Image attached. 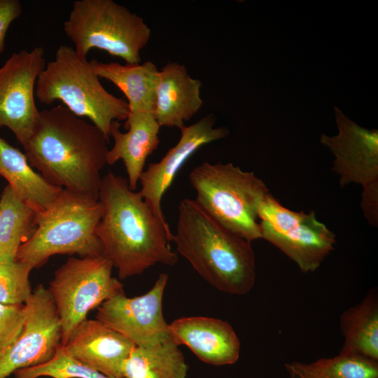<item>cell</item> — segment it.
I'll list each match as a JSON object with an SVG mask.
<instances>
[{"instance_id": "1", "label": "cell", "mask_w": 378, "mask_h": 378, "mask_svg": "<svg viewBox=\"0 0 378 378\" xmlns=\"http://www.w3.org/2000/svg\"><path fill=\"white\" fill-rule=\"evenodd\" d=\"M99 200L104 208L95 234L102 255L118 269L120 279L142 274L156 264L174 265L177 253L169 246L173 234L127 179L109 171L102 177Z\"/></svg>"}, {"instance_id": "2", "label": "cell", "mask_w": 378, "mask_h": 378, "mask_svg": "<svg viewBox=\"0 0 378 378\" xmlns=\"http://www.w3.org/2000/svg\"><path fill=\"white\" fill-rule=\"evenodd\" d=\"M108 139L63 105L40 111L25 155L50 184L99 200Z\"/></svg>"}, {"instance_id": "3", "label": "cell", "mask_w": 378, "mask_h": 378, "mask_svg": "<svg viewBox=\"0 0 378 378\" xmlns=\"http://www.w3.org/2000/svg\"><path fill=\"white\" fill-rule=\"evenodd\" d=\"M178 210L172 240L178 253L218 290L238 295L249 293L256 279L251 243L221 225L195 200H182Z\"/></svg>"}, {"instance_id": "4", "label": "cell", "mask_w": 378, "mask_h": 378, "mask_svg": "<svg viewBox=\"0 0 378 378\" xmlns=\"http://www.w3.org/2000/svg\"><path fill=\"white\" fill-rule=\"evenodd\" d=\"M35 97L46 105L62 102L76 115L88 118L108 139L112 122L126 120L130 114L127 101L107 91L90 61L66 45L57 48L38 76Z\"/></svg>"}, {"instance_id": "5", "label": "cell", "mask_w": 378, "mask_h": 378, "mask_svg": "<svg viewBox=\"0 0 378 378\" xmlns=\"http://www.w3.org/2000/svg\"><path fill=\"white\" fill-rule=\"evenodd\" d=\"M103 212L99 200L62 189L50 207L36 213L35 230L20 246L15 260L34 269L57 254L102 255L95 230Z\"/></svg>"}, {"instance_id": "6", "label": "cell", "mask_w": 378, "mask_h": 378, "mask_svg": "<svg viewBox=\"0 0 378 378\" xmlns=\"http://www.w3.org/2000/svg\"><path fill=\"white\" fill-rule=\"evenodd\" d=\"M188 178L196 202L221 225L250 243L262 239L258 211L270 192L253 172L232 163L204 162Z\"/></svg>"}, {"instance_id": "7", "label": "cell", "mask_w": 378, "mask_h": 378, "mask_svg": "<svg viewBox=\"0 0 378 378\" xmlns=\"http://www.w3.org/2000/svg\"><path fill=\"white\" fill-rule=\"evenodd\" d=\"M76 52L87 58L97 48L122 58L126 64L141 62V51L151 30L144 19L113 0H77L63 24Z\"/></svg>"}, {"instance_id": "8", "label": "cell", "mask_w": 378, "mask_h": 378, "mask_svg": "<svg viewBox=\"0 0 378 378\" xmlns=\"http://www.w3.org/2000/svg\"><path fill=\"white\" fill-rule=\"evenodd\" d=\"M113 267L103 255L70 257L55 272L48 289L61 320L62 345L90 310L123 292Z\"/></svg>"}, {"instance_id": "9", "label": "cell", "mask_w": 378, "mask_h": 378, "mask_svg": "<svg viewBox=\"0 0 378 378\" xmlns=\"http://www.w3.org/2000/svg\"><path fill=\"white\" fill-rule=\"evenodd\" d=\"M258 216L262 239L282 251L302 272H314L334 249L335 234L317 220L314 211H293L269 193Z\"/></svg>"}, {"instance_id": "10", "label": "cell", "mask_w": 378, "mask_h": 378, "mask_svg": "<svg viewBox=\"0 0 378 378\" xmlns=\"http://www.w3.org/2000/svg\"><path fill=\"white\" fill-rule=\"evenodd\" d=\"M337 134H323L320 142L335 156L332 170L340 187L351 183L363 187L360 206L368 223H378V131L368 130L334 106Z\"/></svg>"}, {"instance_id": "11", "label": "cell", "mask_w": 378, "mask_h": 378, "mask_svg": "<svg viewBox=\"0 0 378 378\" xmlns=\"http://www.w3.org/2000/svg\"><path fill=\"white\" fill-rule=\"evenodd\" d=\"M23 328L13 344L0 349V378L49 361L62 345V328L55 301L39 284L24 304Z\"/></svg>"}, {"instance_id": "12", "label": "cell", "mask_w": 378, "mask_h": 378, "mask_svg": "<svg viewBox=\"0 0 378 378\" xmlns=\"http://www.w3.org/2000/svg\"><path fill=\"white\" fill-rule=\"evenodd\" d=\"M45 66L43 48L34 47L13 52L0 67V127L10 129L23 148L38 118L35 88Z\"/></svg>"}, {"instance_id": "13", "label": "cell", "mask_w": 378, "mask_h": 378, "mask_svg": "<svg viewBox=\"0 0 378 378\" xmlns=\"http://www.w3.org/2000/svg\"><path fill=\"white\" fill-rule=\"evenodd\" d=\"M168 275L159 274L145 294L127 298L124 291L97 307L96 319L132 341L136 346L151 347L171 338L162 312Z\"/></svg>"}, {"instance_id": "14", "label": "cell", "mask_w": 378, "mask_h": 378, "mask_svg": "<svg viewBox=\"0 0 378 378\" xmlns=\"http://www.w3.org/2000/svg\"><path fill=\"white\" fill-rule=\"evenodd\" d=\"M216 118L210 113L195 123L184 126L178 143L157 162L150 163L141 174L138 192L144 202L161 220H165L161 202L176 174L189 158L202 146L225 138L226 127H215Z\"/></svg>"}, {"instance_id": "15", "label": "cell", "mask_w": 378, "mask_h": 378, "mask_svg": "<svg viewBox=\"0 0 378 378\" xmlns=\"http://www.w3.org/2000/svg\"><path fill=\"white\" fill-rule=\"evenodd\" d=\"M135 344L97 319H85L71 332L62 349L111 378H123V368Z\"/></svg>"}, {"instance_id": "16", "label": "cell", "mask_w": 378, "mask_h": 378, "mask_svg": "<svg viewBox=\"0 0 378 378\" xmlns=\"http://www.w3.org/2000/svg\"><path fill=\"white\" fill-rule=\"evenodd\" d=\"M170 337L185 345L202 361L212 365H232L239 357L240 340L225 321L206 316L177 318L169 324Z\"/></svg>"}, {"instance_id": "17", "label": "cell", "mask_w": 378, "mask_h": 378, "mask_svg": "<svg viewBox=\"0 0 378 378\" xmlns=\"http://www.w3.org/2000/svg\"><path fill=\"white\" fill-rule=\"evenodd\" d=\"M125 125L127 131L122 132L118 121L111 124L109 135L113 139V145L108 150L106 163L112 165L122 160L127 174L129 187L134 191L146 159L160 144L158 134L161 127L153 113L144 111L130 112Z\"/></svg>"}, {"instance_id": "18", "label": "cell", "mask_w": 378, "mask_h": 378, "mask_svg": "<svg viewBox=\"0 0 378 378\" xmlns=\"http://www.w3.org/2000/svg\"><path fill=\"white\" fill-rule=\"evenodd\" d=\"M202 81L191 77L184 64L171 62L159 71L154 116L160 127L186 126L201 108Z\"/></svg>"}, {"instance_id": "19", "label": "cell", "mask_w": 378, "mask_h": 378, "mask_svg": "<svg viewBox=\"0 0 378 378\" xmlns=\"http://www.w3.org/2000/svg\"><path fill=\"white\" fill-rule=\"evenodd\" d=\"M0 175L20 200L36 213L47 209L62 188L47 182L29 164L25 154L0 137Z\"/></svg>"}, {"instance_id": "20", "label": "cell", "mask_w": 378, "mask_h": 378, "mask_svg": "<svg viewBox=\"0 0 378 378\" xmlns=\"http://www.w3.org/2000/svg\"><path fill=\"white\" fill-rule=\"evenodd\" d=\"M90 62L99 78L113 83L125 94L130 112L154 113L160 70L152 61L125 64L101 62L97 59Z\"/></svg>"}, {"instance_id": "21", "label": "cell", "mask_w": 378, "mask_h": 378, "mask_svg": "<svg viewBox=\"0 0 378 378\" xmlns=\"http://www.w3.org/2000/svg\"><path fill=\"white\" fill-rule=\"evenodd\" d=\"M344 337L342 349L378 360V296L371 290L340 318Z\"/></svg>"}, {"instance_id": "22", "label": "cell", "mask_w": 378, "mask_h": 378, "mask_svg": "<svg viewBox=\"0 0 378 378\" xmlns=\"http://www.w3.org/2000/svg\"><path fill=\"white\" fill-rule=\"evenodd\" d=\"M172 338L151 347L134 346L123 368V378H186L188 366Z\"/></svg>"}, {"instance_id": "23", "label": "cell", "mask_w": 378, "mask_h": 378, "mask_svg": "<svg viewBox=\"0 0 378 378\" xmlns=\"http://www.w3.org/2000/svg\"><path fill=\"white\" fill-rule=\"evenodd\" d=\"M36 212L7 185L0 198V263L13 262L34 232Z\"/></svg>"}, {"instance_id": "24", "label": "cell", "mask_w": 378, "mask_h": 378, "mask_svg": "<svg viewBox=\"0 0 378 378\" xmlns=\"http://www.w3.org/2000/svg\"><path fill=\"white\" fill-rule=\"evenodd\" d=\"M284 366L290 378H378V360L342 349L332 358Z\"/></svg>"}, {"instance_id": "25", "label": "cell", "mask_w": 378, "mask_h": 378, "mask_svg": "<svg viewBox=\"0 0 378 378\" xmlns=\"http://www.w3.org/2000/svg\"><path fill=\"white\" fill-rule=\"evenodd\" d=\"M13 374L15 378H111L68 355L62 349V345L49 361L37 366L18 370Z\"/></svg>"}, {"instance_id": "26", "label": "cell", "mask_w": 378, "mask_h": 378, "mask_svg": "<svg viewBox=\"0 0 378 378\" xmlns=\"http://www.w3.org/2000/svg\"><path fill=\"white\" fill-rule=\"evenodd\" d=\"M33 267L21 261L0 263V303L22 305L32 290L29 275Z\"/></svg>"}, {"instance_id": "27", "label": "cell", "mask_w": 378, "mask_h": 378, "mask_svg": "<svg viewBox=\"0 0 378 378\" xmlns=\"http://www.w3.org/2000/svg\"><path fill=\"white\" fill-rule=\"evenodd\" d=\"M24 320V305L0 303V349L14 342L23 328Z\"/></svg>"}, {"instance_id": "28", "label": "cell", "mask_w": 378, "mask_h": 378, "mask_svg": "<svg viewBox=\"0 0 378 378\" xmlns=\"http://www.w3.org/2000/svg\"><path fill=\"white\" fill-rule=\"evenodd\" d=\"M22 12V6L18 0H0V53L4 51L5 38L10 24Z\"/></svg>"}]
</instances>
